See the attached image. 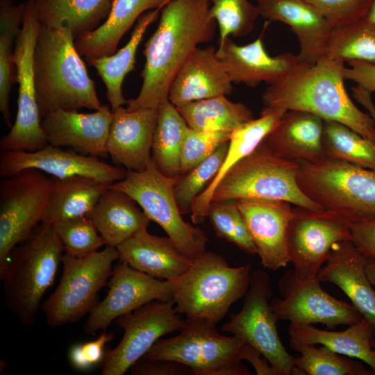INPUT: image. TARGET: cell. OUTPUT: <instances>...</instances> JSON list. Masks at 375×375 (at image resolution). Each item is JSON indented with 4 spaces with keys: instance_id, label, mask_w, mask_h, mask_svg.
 I'll return each instance as SVG.
<instances>
[{
    "instance_id": "1",
    "label": "cell",
    "mask_w": 375,
    "mask_h": 375,
    "mask_svg": "<svg viewBox=\"0 0 375 375\" xmlns=\"http://www.w3.org/2000/svg\"><path fill=\"white\" fill-rule=\"evenodd\" d=\"M210 6V0H171L162 7L157 28L144 44L141 89L127 100V110L158 108L168 99L179 69L199 44L213 37L217 22Z\"/></svg>"
},
{
    "instance_id": "2",
    "label": "cell",
    "mask_w": 375,
    "mask_h": 375,
    "mask_svg": "<svg viewBox=\"0 0 375 375\" xmlns=\"http://www.w3.org/2000/svg\"><path fill=\"white\" fill-rule=\"evenodd\" d=\"M343 62L322 56L314 65L301 63L269 85L262 95V110H297L340 122L375 145V121L358 109L344 87Z\"/></svg>"
},
{
    "instance_id": "3",
    "label": "cell",
    "mask_w": 375,
    "mask_h": 375,
    "mask_svg": "<svg viewBox=\"0 0 375 375\" xmlns=\"http://www.w3.org/2000/svg\"><path fill=\"white\" fill-rule=\"evenodd\" d=\"M65 28L40 24L34 51V81L41 119L56 110H98L94 82Z\"/></svg>"
},
{
    "instance_id": "4",
    "label": "cell",
    "mask_w": 375,
    "mask_h": 375,
    "mask_svg": "<svg viewBox=\"0 0 375 375\" xmlns=\"http://www.w3.org/2000/svg\"><path fill=\"white\" fill-rule=\"evenodd\" d=\"M64 252L52 224L40 222L31 236L16 246L3 272L4 299L23 325H32L41 299L53 283Z\"/></svg>"
},
{
    "instance_id": "5",
    "label": "cell",
    "mask_w": 375,
    "mask_h": 375,
    "mask_svg": "<svg viewBox=\"0 0 375 375\" xmlns=\"http://www.w3.org/2000/svg\"><path fill=\"white\" fill-rule=\"evenodd\" d=\"M251 265L231 267L220 255L206 251L189 269L170 281L177 312L188 319L217 324L249 289Z\"/></svg>"
},
{
    "instance_id": "6",
    "label": "cell",
    "mask_w": 375,
    "mask_h": 375,
    "mask_svg": "<svg viewBox=\"0 0 375 375\" xmlns=\"http://www.w3.org/2000/svg\"><path fill=\"white\" fill-rule=\"evenodd\" d=\"M298 162L299 188L322 209L351 222L375 219V169L328 158Z\"/></svg>"
},
{
    "instance_id": "7",
    "label": "cell",
    "mask_w": 375,
    "mask_h": 375,
    "mask_svg": "<svg viewBox=\"0 0 375 375\" xmlns=\"http://www.w3.org/2000/svg\"><path fill=\"white\" fill-rule=\"evenodd\" d=\"M299 162L281 158L262 142L234 165L215 188L211 202L238 199L285 201L312 210L322 208L299 188Z\"/></svg>"
},
{
    "instance_id": "8",
    "label": "cell",
    "mask_w": 375,
    "mask_h": 375,
    "mask_svg": "<svg viewBox=\"0 0 375 375\" xmlns=\"http://www.w3.org/2000/svg\"><path fill=\"white\" fill-rule=\"evenodd\" d=\"M216 324L187 318L179 334L159 339L142 358L182 363L194 375H249L241 362L245 344L234 335L220 334Z\"/></svg>"
},
{
    "instance_id": "9",
    "label": "cell",
    "mask_w": 375,
    "mask_h": 375,
    "mask_svg": "<svg viewBox=\"0 0 375 375\" xmlns=\"http://www.w3.org/2000/svg\"><path fill=\"white\" fill-rule=\"evenodd\" d=\"M181 176H166L152 159L144 170H127L124 178L110 187L133 198L181 251L194 259L206 251L208 238L201 228L182 217L174 194V187Z\"/></svg>"
},
{
    "instance_id": "10",
    "label": "cell",
    "mask_w": 375,
    "mask_h": 375,
    "mask_svg": "<svg viewBox=\"0 0 375 375\" xmlns=\"http://www.w3.org/2000/svg\"><path fill=\"white\" fill-rule=\"evenodd\" d=\"M119 258L117 248L108 246L83 257L64 253L60 281L42 304L48 325L61 326L89 314L97 304L98 293L108 283L112 264Z\"/></svg>"
},
{
    "instance_id": "11",
    "label": "cell",
    "mask_w": 375,
    "mask_h": 375,
    "mask_svg": "<svg viewBox=\"0 0 375 375\" xmlns=\"http://www.w3.org/2000/svg\"><path fill=\"white\" fill-rule=\"evenodd\" d=\"M52 179L35 169H23L0 181V274L13 249L28 239L42 222Z\"/></svg>"
},
{
    "instance_id": "12",
    "label": "cell",
    "mask_w": 375,
    "mask_h": 375,
    "mask_svg": "<svg viewBox=\"0 0 375 375\" xmlns=\"http://www.w3.org/2000/svg\"><path fill=\"white\" fill-rule=\"evenodd\" d=\"M40 24L33 0L27 1L13 57L14 83H18L17 116L0 140L1 151H34L48 144L41 126L34 81V51Z\"/></svg>"
},
{
    "instance_id": "13",
    "label": "cell",
    "mask_w": 375,
    "mask_h": 375,
    "mask_svg": "<svg viewBox=\"0 0 375 375\" xmlns=\"http://www.w3.org/2000/svg\"><path fill=\"white\" fill-rule=\"evenodd\" d=\"M272 297L269 275L262 269L252 272L242 309L233 314L221 330L258 350L277 375H301L294 366V357L281 341L278 319L270 306Z\"/></svg>"
},
{
    "instance_id": "14",
    "label": "cell",
    "mask_w": 375,
    "mask_h": 375,
    "mask_svg": "<svg viewBox=\"0 0 375 375\" xmlns=\"http://www.w3.org/2000/svg\"><path fill=\"white\" fill-rule=\"evenodd\" d=\"M351 222L344 216L326 210L297 206L292 209L288 236V254L300 278L317 277L333 246L351 240Z\"/></svg>"
},
{
    "instance_id": "15",
    "label": "cell",
    "mask_w": 375,
    "mask_h": 375,
    "mask_svg": "<svg viewBox=\"0 0 375 375\" xmlns=\"http://www.w3.org/2000/svg\"><path fill=\"white\" fill-rule=\"evenodd\" d=\"M184 321L173 300H155L118 317L116 322L124 331L123 337L106 352L101 374H125L162 336L180 331Z\"/></svg>"
},
{
    "instance_id": "16",
    "label": "cell",
    "mask_w": 375,
    "mask_h": 375,
    "mask_svg": "<svg viewBox=\"0 0 375 375\" xmlns=\"http://www.w3.org/2000/svg\"><path fill=\"white\" fill-rule=\"evenodd\" d=\"M320 283L317 277L303 279L294 271L285 273L278 281L281 298L270 301L277 319L292 324H322L333 328L351 325L362 318L352 304L330 295Z\"/></svg>"
},
{
    "instance_id": "17",
    "label": "cell",
    "mask_w": 375,
    "mask_h": 375,
    "mask_svg": "<svg viewBox=\"0 0 375 375\" xmlns=\"http://www.w3.org/2000/svg\"><path fill=\"white\" fill-rule=\"evenodd\" d=\"M106 297L89 313L83 330L87 334L106 329L112 321L155 300L173 299L172 283L138 271L119 260L107 283Z\"/></svg>"
},
{
    "instance_id": "18",
    "label": "cell",
    "mask_w": 375,
    "mask_h": 375,
    "mask_svg": "<svg viewBox=\"0 0 375 375\" xmlns=\"http://www.w3.org/2000/svg\"><path fill=\"white\" fill-rule=\"evenodd\" d=\"M26 169H35L59 178L83 176L110 184L124 178L127 171L122 167L108 164L100 158L82 155L72 149L49 144L34 151H1V178Z\"/></svg>"
},
{
    "instance_id": "19",
    "label": "cell",
    "mask_w": 375,
    "mask_h": 375,
    "mask_svg": "<svg viewBox=\"0 0 375 375\" xmlns=\"http://www.w3.org/2000/svg\"><path fill=\"white\" fill-rule=\"evenodd\" d=\"M263 267L276 271L290 262L287 236L291 203L281 200H235Z\"/></svg>"
},
{
    "instance_id": "20",
    "label": "cell",
    "mask_w": 375,
    "mask_h": 375,
    "mask_svg": "<svg viewBox=\"0 0 375 375\" xmlns=\"http://www.w3.org/2000/svg\"><path fill=\"white\" fill-rule=\"evenodd\" d=\"M112 112L106 105L92 113L56 110L41 120L48 144L67 148L85 156H108L106 144Z\"/></svg>"
},
{
    "instance_id": "21",
    "label": "cell",
    "mask_w": 375,
    "mask_h": 375,
    "mask_svg": "<svg viewBox=\"0 0 375 375\" xmlns=\"http://www.w3.org/2000/svg\"><path fill=\"white\" fill-rule=\"evenodd\" d=\"M106 149L115 165L127 170H144L152 160L151 151L158 108L128 111L123 106L112 110Z\"/></svg>"
},
{
    "instance_id": "22",
    "label": "cell",
    "mask_w": 375,
    "mask_h": 375,
    "mask_svg": "<svg viewBox=\"0 0 375 375\" xmlns=\"http://www.w3.org/2000/svg\"><path fill=\"white\" fill-rule=\"evenodd\" d=\"M217 54L231 82L249 87H256L261 82L271 85L300 64L297 55L290 52L270 56L264 47L262 35L243 46L227 38L219 42Z\"/></svg>"
},
{
    "instance_id": "23",
    "label": "cell",
    "mask_w": 375,
    "mask_h": 375,
    "mask_svg": "<svg viewBox=\"0 0 375 375\" xmlns=\"http://www.w3.org/2000/svg\"><path fill=\"white\" fill-rule=\"evenodd\" d=\"M259 15L291 27L299 44V62L314 65L323 56L332 28L306 0H256Z\"/></svg>"
},
{
    "instance_id": "24",
    "label": "cell",
    "mask_w": 375,
    "mask_h": 375,
    "mask_svg": "<svg viewBox=\"0 0 375 375\" xmlns=\"http://www.w3.org/2000/svg\"><path fill=\"white\" fill-rule=\"evenodd\" d=\"M228 74L214 47H197L176 73L168 100L176 107L232 93Z\"/></svg>"
},
{
    "instance_id": "25",
    "label": "cell",
    "mask_w": 375,
    "mask_h": 375,
    "mask_svg": "<svg viewBox=\"0 0 375 375\" xmlns=\"http://www.w3.org/2000/svg\"><path fill=\"white\" fill-rule=\"evenodd\" d=\"M317 278L340 288L362 317L375 327V290L365 269V255L351 240L335 243Z\"/></svg>"
},
{
    "instance_id": "26",
    "label": "cell",
    "mask_w": 375,
    "mask_h": 375,
    "mask_svg": "<svg viewBox=\"0 0 375 375\" xmlns=\"http://www.w3.org/2000/svg\"><path fill=\"white\" fill-rule=\"evenodd\" d=\"M324 119L311 112L290 110L261 142L276 156L296 162H315L325 158Z\"/></svg>"
},
{
    "instance_id": "27",
    "label": "cell",
    "mask_w": 375,
    "mask_h": 375,
    "mask_svg": "<svg viewBox=\"0 0 375 375\" xmlns=\"http://www.w3.org/2000/svg\"><path fill=\"white\" fill-rule=\"evenodd\" d=\"M119 260L160 280L170 281L187 271L192 259L169 237L150 234L143 229L117 247Z\"/></svg>"
},
{
    "instance_id": "28",
    "label": "cell",
    "mask_w": 375,
    "mask_h": 375,
    "mask_svg": "<svg viewBox=\"0 0 375 375\" xmlns=\"http://www.w3.org/2000/svg\"><path fill=\"white\" fill-rule=\"evenodd\" d=\"M87 216L93 222L105 245L115 248L147 228L151 221L133 198L110 185Z\"/></svg>"
},
{
    "instance_id": "29",
    "label": "cell",
    "mask_w": 375,
    "mask_h": 375,
    "mask_svg": "<svg viewBox=\"0 0 375 375\" xmlns=\"http://www.w3.org/2000/svg\"><path fill=\"white\" fill-rule=\"evenodd\" d=\"M285 112L284 110H262L259 118L242 124L232 132L219 172L192 203L190 213L194 224L201 222L207 217L213 192L228 171L260 144Z\"/></svg>"
},
{
    "instance_id": "30",
    "label": "cell",
    "mask_w": 375,
    "mask_h": 375,
    "mask_svg": "<svg viewBox=\"0 0 375 375\" xmlns=\"http://www.w3.org/2000/svg\"><path fill=\"white\" fill-rule=\"evenodd\" d=\"M171 0H113L107 19L94 31L75 39V46L85 58L114 53L124 33L144 12L161 10Z\"/></svg>"
},
{
    "instance_id": "31",
    "label": "cell",
    "mask_w": 375,
    "mask_h": 375,
    "mask_svg": "<svg viewBox=\"0 0 375 375\" xmlns=\"http://www.w3.org/2000/svg\"><path fill=\"white\" fill-rule=\"evenodd\" d=\"M288 333L290 339L303 343L320 344L339 354L363 361L375 374V349L372 345L375 327L363 317L342 331H325L312 324L290 323Z\"/></svg>"
},
{
    "instance_id": "32",
    "label": "cell",
    "mask_w": 375,
    "mask_h": 375,
    "mask_svg": "<svg viewBox=\"0 0 375 375\" xmlns=\"http://www.w3.org/2000/svg\"><path fill=\"white\" fill-rule=\"evenodd\" d=\"M51 178L53 188L42 222L52 224L88 215L103 192L111 185L83 176Z\"/></svg>"
},
{
    "instance_id": "33",
    "label": "cell",
    "mask_w": 375,
    "mask_h": 375,
    "mask_svg": "<svg viewBox=\"0 0 375 375\" xmlns=\"http://www.w3.org/2000/svg\"><path fill=\"white\" fill-rule=\"evenodd\" d=\"M113 0H33L41 24L65 28L75 38L94 31L108 18Z\"/></svg>"
},
{
    "instance_id": "34",
    "label": "cell",
    "mask_w": 375,
    "mask_h": 375,
    "mask_svg": "<svg viewBox=\"0 0 375 375\" xmlns=\"http://www.w3.org/2000/svg\"><path fill=\"white\" fill-rule=\"evenodd\" d=\"M160 10L142 14L137 20L128 43L117 53L99 58H86L101 78L106 88V97L111 110L127 103L122 93V83L128 73L135 69V56L143 36L151 24L155 22Z\"/></svg>"
},
{
    "instance_id": "35",
    "label": "cell",
    "mask_w": 375,
    "mask_h": 375,
    "mask_svg": "<svg viewBox=\"0 0 375 375\" xmlns=\"http://www.w3.org/2000/svg\"><path fill=\"white\" fill-rule=\"evenodd\" d=\"M176 108L190 128L201 131L232 133L242 124L254 119L252 112L244 104L233 102L225 95Z\"/></svg>"
},
{
    "instance_id": "36",
    "label": "cell",
    "mask_w": 375,
    "mask_h": 375,
    "mask_svg": "<svg viewBox=\"0 0 375 375\" xmlns=\"http://www.w3.org/2000/svg\"><path fill=\"white\" fill-rule=\"evenodd\" d=\"M188 126L168 99L158 107V120L152 142V159L166 176L180 173L181 147Z\"/></svg>"
},
{
    "instance_id": "37",
    "label": "cell",
    "mask_w": 375,
    "mask_h": 375,
    "mask_svg": "<svg viewBox=\"0 0 375 375\" xmlns=\"http://www.w3.org/2000/svg\"><path fill=\"white\" fill-rule=\"evenodd\" d=\"M25 8L26 3L15 5L13 0H0V111L9 127L12 126L9 102L15 81L14 51Z\"/></svg>"
},
{
    "instance_id": "38",
    "label": "cell",
    "mask_w": 375,
    "mask_h": 375,
    "mask_svg": "<svg viewBox=\"0 0 375 375\" xmlns=\"http://www.w3.org/2000/svg\"><path fill=\"white\" fill-rule=\"evenodd\" d=\"M323 56L375 65V23L367 16L333 28Z\"/></svg>"
},
{
    "instance_id": "39",
    "label": "cell",
    "mask_w": 375,
    "mask_h": 375,
    "mask_svg": "<svg viewBox=\"0 0 375 375\" xmlns=\"http://www.w3.org/2000/svg\"><path fill=\"white\" fill-rule=\"evenodd\" d=\"M322 144L326 158L375 169V145L340 122L324 120Z\"/></svg>"
},
{
    "instance_id": "40",
    "label": "cell",
    "mask_w": 375,
    "mask_h": 375,
    "mask_svg": "<svg viewBox=\"0 0 375 375\" xmlns=\"http://www.w3.org/2000/svg\"><path fill=\"white\" fill-rule=\"evenodd\" d=\"M290 344L292 349L301 354L294 358V364L301 375H374L372 369L365 368L360 362L326 346L317 348L315 344L292 339Z\"/></svg>"
},
{
    "instance_id": "41",
    "label": "cell",
    "mask_w": 375,
    "mask_h": 375,
    "mask_svg": "<svg viewBox=\"0 0 375 375\" xmlns=\"http://www.w3.org/2000/svg\"><path fill=\"white\" fill-rule=\"evenodd\" d=\"M228 147L222 143L209 157L185 174L174 187V194L182 215L191 212L194 200L210 183L219 172Z\"/></svg>"
},
{
    "instance_id": "42",
    "label": "cell",
    "mask_w": 375,
    "mask_h": 375,
    "mask_svg": "<svg viewBox=\"0 0 375 375\" xmlns=\"http://www.w3.org/2000/svg\"><path fill=\"white\" fill-rule=\"evenodd\" d=\"M207 217L217 235L247 253L257 254L245 221L235 200L211 202Z\"/></svg>"
},
{
    "instance_id": "43",
    "label": "cell",
    "mask_w": 375,
    "mask_h": 375,
    "mask_svg": "<svg viewBox=\"0 0 375 375\" xmlns=\"http://www.w3.org/2000/svg\"><path fill=\"white\" fill-rule=\"evenodd\" d=\"M210 12L219 30V42L251 32L259 13L248 0H210Z\"/></svg>"
},
{
    "instance_id": "44",
    "label": "cell",
    "mask_w": 375,
    "mask_h": 375,
    "mask_svg": "<svg viewBox=\"0 0 375 375\" xmlns=\"http://www.w3.org/2000/svg\"><path fill=\"white\" fill-rule=\"evenodd\" d=\"M64 251L75 257H83L99 251L105 242L93 222L87 216L69 219L53 224Z\"/></svg>"
},
{
    "instance_id": "45",
    "label": "cell",
    "mask_w": 375,
    "mask_h": 375,
    "mask_svg": "<svg viewBox=\"0 0 375 375\" xmlns=\"http://www.w3.org/2000/svg\"><path fill=\"white\" fill-rule=\"evenodd\" d=\"M231 133L197 131L188 127L181 151V174L188 173L209 157L222 143L229 140Z\"/></svg>"
},
{
    "instance_id": "46",
    "label": "cell",
    "mask_w": 375,
    "mask_h": 375,
    "mask_svg": "<svg viewBox=\"0 0 375 375\" xmlns=\"http://www.w3.org/2000/svg\"><path fill=\"white\" fill-rule=\"evenodd\" d=\"M332 28L368 16L374 0H306Z\"/></svg>"
},
{
    "instance_id": "47",
    "label": "cell",
    "mask_w": 375,
    "mask_h": 375,
    "mask_svg": "<svg viewBox=\"0 0 375 375\" xmlns=\"http://www.w3.org/2000/svg\"><path fill=\"white\" fill-rule=\"evenodd\" d=\"M112 338V333L103 332L94 340L74 345L69 353L71 364L76 369L85 370L103 361L106 344Z\"/></svg>"
},
{
    "instance_id": "48",
    "label": "cell",
    "mask_w": 375,
    "mask_h": 375,
    "mask_svg": "<svg viewBox=\"0 0 375 375\" xmlns=\"http://www.w3.org/2000/svg\"><path fill=\"white\" fill-rule=\"evenodd\" d=\"M133 375H186L192 374L186 365L172 360L142 358L129 369Z\"/></svg>"
},
{
    "instance_id": "49",
    "label": "cell",
    "mask_w": 375,
    "mask_h": 375,
    "mask_svg": "<svg viewBox=\"0 0 375 375\" xmlns=\"http://www.w3.org/2000/svg\"><path fill=\"white\" fill-rule=\"evenodd\" d=\"M351 241L365 256L375 258V219L351 222Z\"/></svg>"
},
{
    "instance_id": "50",
    "label": "cell",
    "mask_w": 375,
    "mask_h": 375,
    "mask_svg": "<svg viewBox=\"0 0 375 375\" xmlns=\"http://www.w3.org/2000/svg\"><path fill=\"white\" fill-rule=\"evenodd\" d=\"M345 67L344 78L355 82L356 86L370 92H375V65L361 62L349 61Z\"/></svg>"
},
{
    "instance_id": "51",
    "label": "cell",
    "mask_w": 375,
    "mask_h": 375,
    "mask_svg": "<svg viewBox=\"0 0 375 375\" xmlns=\"http://www.w3.org/2000/svg\"><path fill=\"white\" fill-rule=\"evenodd\" d=\"M243 360L250 362L258 375H277L274 369L262 354L249 344H245Z\"/></svg>"
},
{
    "instance_id": "52",
    "label": "cell",
    "mask_w": 375,
    "mask_h": 375,
    "mask_svg": "<svg viewBox=\"0 0 375 375\" xmlns=\"http://www.w3.org/2000/svg\"><path fill=\"white\" fill-rule=\"evenodd\" d=\"M351 90L356 100L368 110L369 115L375 121V106L372 99V94L357 86L352 88Z\"/></svg>"
},
{
    "instance_id": "53",
    "label": "cell",
    "mask_w": 375,
    "mask_h": 375,
    "mask_svg": "<svg viewBox=\"0 0 375 375\" xmlns=\"http://www.w3.org/2000/svg\"><path fill=\"white\" fill-rule=\"evenodd\" d=\"M365 260L367 274L375 288V258L365 256Z\"/></svg>"
},
{
    "instance_id": "54",
    "label": "cell",
    "mask_w": 375,
    "mask_h": 375,
    "mask_svg": "<svg viewBox=\"0 0 375 375\" xmlns=\"http://www.w3.org/2000/svg\"><path fill=\"white\" fill-rule=\"evenodd\" d=\"M368 17L372 22L375 23V0L373 1Z\"/></svg>"
},
{
    "instance_id": "55",
    "label": "cell",
    "mask_w": 375,
    "mask_h": 375,
    "mask_svg": "<svg viewBox=\"0 0 375 375\" xmlns=\"http://www.w3.org/2000/svg\"><path fill=\"white\" fill-rule=\"evenodd\" d=\"M372 345L375 349V340L374 339L372 342Z\"/></svg>"
}]
</instances>
